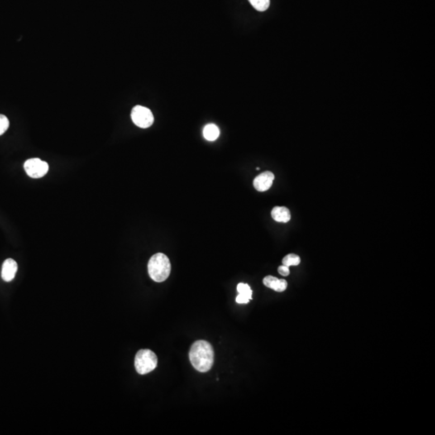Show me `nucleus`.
<instances>
[{
    "label": "nucleus",
    "mask_w": 435,
    "mask_h": 435,
    "mask_svg": "<svg viewBox=\"0 0 435 435\" xmlns=\"http://www.w3.org/2000/svg\"><path fill=\"white\" fill-rule=\"evenodd\" d=\"M189 356L191 364L200 373H207L213 366L215 352L211 343L207 341H196L191 346Z\"/></svg>",
    "instance_id": "nucleus-1"
},
{
    "label": "nucleus",
    "mask_w": 435,
    "mask_h": 435,
    "mask_svg": "<svg viewBox=\"0 0 435 435\" xmlns=\"http://www.w3.org/2000/svg\"><path fill=\"white\" fill-rule=\"evenodd\" d=\"M150 278L155 282L166 280L171 273V263L166 255L156 253L153 255L148 264Z\"/></svg>",
    "instance_id": "nucleus-2"
},
{
    "label": "nucleus",
    "mask_w": 435,
    "mask_h": 435,
    "mask_svg": "<svg viewBox=\"0 0 435 435\" xmlns=\"http://www.w3.org/2000/svg\"><path fill=\"white\" fill-rule=\"evenodd\" d=\"M158 364L157 356L149 349L138 351L135 358V368L140 375H145L154 371Z\"/></svg>",
    "instance_id": "nucleus-3"
},
{
    "label": "nucleus",
    "mask_w": 435,
    "mask_h": 435,
    "mask_svg": "<svg viewBox=\"0 0 435 435\" xmlns=\"http://www.w3.org/2000/svg\"><path fill=\"white\" fill-rule=\"evenodd\" d=\"M131 117L134 124L141 128L151 127L154 122V116L152 111L149 108L140 105L133 107Z\"/></svg>",
    "instance_id": "nucleus-4"
},
{
    "label": "nucleus",
    "mask_w": 435,
    "mask_h": 435,
    "mask_svg": "<svg viewBox=\"0 0 435 435\" xmlns=\"http://www.w3.org/2000/svg\"><path fill=\"white\" fill-rule=\"evenodd\" d=\"M25 170L31 178H40L49 171V164L39 158H31L25 163Z\"/></svg>",
    "instance_id": "nucleus-5"
},
{
    "label": "nucleus",
    "mask_w": 435,
    "mask_h": 435,
    "mask_svg": "<svg viewBox=\"0 0 435 435\" xmlns=\"http://www.w3.org/2000/svg\"><path fill=\"white\" fill-rule=\"evenodd\" d=\"M274 174L270 171H265L260 173L254 179V188L260 192H264L270 189L274 180Z\"/></svg>",
    "instance_id": "nucleus-6"
},
{
    "label": "nucleus",
    "mask_w": 435,
    "mask_h": 435,
    "mask_svg": "<svg viewBox=\"0 0 435 435\" xmlns=\"http://www.w3.org/2000/svg\"><path fill=\"white\" fill-rule=\"evenodd\" d=\"M18 265L15 260L11 258L7 259L2 264V278L6 282H10L13 280L17 273Z\"/></svg>",
    "instance_id": "nucleus-7"
},
{
    "label": "nucleus",
    "mask_w": 435,
    "mask_h": 435,
    "mask_svg": "<svg viewBox=\"0 0 435 435\" xmlns=\"http://www.w3.org/2000/svg\"><path fill=\"white\" fill-rule=\"evenodd\" d=\"M265 286L268 287L269 289H273L276 292H284L287 289L288 283L286 280L284 279H278V278L273 277V276H267L263 280Z\"/></svg>",
    "instance_id": "nucleus-8"
},
{
    "label": "nucleus",
    "mask_w": 435,
    "mask_h": 435,
    "mask_svg": "<svg viewBox=\"0 0 435 435\" xmlns=\"http://www.w3.org/2000/svg\"><path fill=\"white\" fill-rule=\"evenodd\" d=\"M272 218L278 222H288L291 218L290 211L287 207H275L272 211Z\"/></svg>",
    "instance_id": "nucleus-9"
},
{
    "label": "nucleus",
    "mask_w": 435,
    "mask_h": 435,
    "mask_svg": "<svg viewBox=\"0 0 435 435\" xmlns=\"http://www.w3.org/2000/svg\"><path fill=\"white\" fill-rule=\"evenodd\" d=\"M219 129L213 124H210L205 126L203 129V136L205 139H207L209 141H214L217 140L219 136Z\"/></svg>",
    "instance_id": "nucleus-10"
},
{
    "label": "nucleus",
    "mask_w": 435,
    "mask_h": 435,
    "mask_svg": "<svg viewBox=\"0 0 435 435\" xmlns=\"http://www.w3.org/2000/svg\"><path fill=\"white\" fill-rule=\"evenodd\" d=\"M301 263V258L296 254H289L285 255L283 260H282V264L287 267L297 266Z\"/></svg>",
    "instance_id": "nucleus-11"
},
{
    "label": "nucleus",
    "mask_w": 435,
    "mask_h": 435,
    "mask_svg": "<svg viewBox=\"0 0 435 435\" xmlns=\"http://www.w3.org/2000/svg\"><path fill=\"white\" fill-rule=\"evenodd\" d=\"M251 6L259 11H266L270 5V0H249Z\"/></svg>",
    "instance_id": "nucleus-12"
},
{
    "label": "nucleus",
    "mask_w": 435,
    "mask_h": 435,
    "mask_svg": "<svg viewBox=\"0 0 435 435\" xmlns=\"http://www.w3.org/2000/svg\"><path fill=\"white\" fill-rule=\"evenodd\" d=\"M237 291L239 294L246 296L250 300L252 299V298H251L252 290H251L249 284H245V283H240L237 285Z\"/></svg>",
    "instance_id": "nucleus-13"
},
{
    "label": "nucleus",
    "mask_w": 435,
    "mask_h": 435,
    "mask_svg": "<svg viewBox=\"0 0 435 435\" xmlns=\"http://www.w3.org/2000/svg\"><path fill=\"white\" fill-rule=\"evenodd\" d=\"M9 120L7 118V116L0 114V136L5 133V131L9 127Z\"/></svg>",
    "instance_id": "nucleus-14"
},
{
    "label": "nucleus",
    "mask_w": 435,
    "mask_h": 435,
    "mask_svg": "<svg viewBox=\"0 0 435 435\" xmlns=\"http://www.w3.org/2000/svg\"><path fill=\"white\" fill-rule=\"evenodd\" d=\"M236 301L239 304H248L250 302V299L246 296L242 295V294H238Z\"/></svg>",
    "instance_id": "nucleus-15"
},
{
    "label": "nucleus",
    "mask_w": 435,
    "mask_h": 435,
    "mask_svg": "<svg viewBox=\"0 0 435 435\" xmlns=\"http://www.w3.org/2000/svg\"><path fill=\"white\" fill-rule=\"evenodd\" d=\"M278 273H280V275L284 276V277L289 276V273H290V271H289V267L285 266V265H281V266L278 268Z\"/></svg>",
    "instance_id": "nucleus-16"
}]
</instances>
